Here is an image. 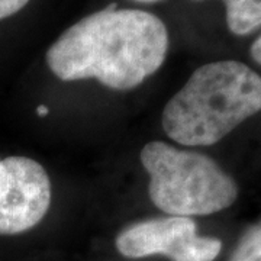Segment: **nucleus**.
Returning <instances> with one entry per match:
<instances>
[{
    "mask_svg": "<svg viewBox=\"0 0 261 261\" xmlns=\"http://www.w3.org/2000/svg\"><path fill=\"white\" fill-rule=\"evenodd\" d=\"M167 51L168 31L161 19L111 6L65 29L45 60L63 82L96 79L113 90H130L159 70Z\"/></svg>",
    "mask_w": 261,
    "mask_h": 261,
    "instance_id": "obj_1",
    "label": "nucleus"
},
{
    "mask_svg": "<svg viewBox=\"0 0 261 261\" xmlns=\"http://www.w3.org/2000/svg\"><path fill=\"white\" fill-rule=\"evenodd\" d=\"M261 111V75L244 63L202 65L163 111L168 138L186 147H207Z\"/></svg>",
    "mask_w": 261,
    "mask_h": 261,
    "instance_id": "obj_2",
    "label": "nucleus"
},
{
    "mask_svg": "<svg viewBox=\"0 0 261 261\" xmlns=\"http://www.w3.org/2000/svg\"><path fill=\"white\" fill-rule=\"evenodd\" d=\"M141 163L149 174L151 202L170 216L216 214L238 197L237 181L202 152L151 141Z\"/></svg>",
    "mask_w": 261,
    "mask_h": 261,
    "instance_id": "obj_3",
    "label": "nucleus"
},
{
    "mask_svg": "<svg viewBox=\"0 0 261 261\" xmlns=\"http://www.w3.org/2000/svg\"><path fill=\"white\" fill-rule=\"evenodd\" d=\"M116 250L126 258L163 254L171 261H214L222 250L218 238L199 237L187 216H163L142 221L116 237Z\"/></svg>",
    "mask_w": 261,
    "mask_h": 261,
    "instance_id": "obj_4",
    "label": "nucleus"
},
{
    "mask_svg": "<svg viewBox=\"0 0 261 261\" xmlns=\"http://www.w3.org/2000/svg\"><path fill=\"white\" fill-rule=\"evenodd\" d=\"M51 180L38 161L12 155L0 160V235L29 231L47 215Z\"/></svg>",
    "mask_w": 261,
    "mask_h": 261,
    "instance_id": "obj_5",
    "label": "nucleus"
},
{
    "mask_svg": "<svg viewBox=\"0 0 261 261\" xmlns=\"http://www.w3.org/2000/svg\"><path fill=\"white\" fill-rule=\"evenodd\" d=\"M226 23L235 35H248L261 28V0H222Z\"/></svg>",
    "mask_w": 261,
    "mask_h": 261,
    "instance_id": "obj_6",
    "label": "nucleus"
},
{
    "mask_svg": "<svg viewBox=\"0 0 261 261\" xmlns=\"http://www.w3.org/2000/svg\"><path fill=\"white\" fill-rule=\"evenodd\" d=\"M228 261H261V222L244 233Z\"/></svg>",
    "mask_w": 261,
    "mask_h": 261,
    "instance_id": "obj_7",
    "label": "nucleus"
},
{
    "mask_svg": "<svg viewBox=\"0 0 261 261\" xmlns=\"http://www.w3.org/2000/svg\"><path fill=\"white\" fill-rule=\"evenodd\" d=\"M29 3V0H0V20L18 13Z\"/></svg>",
    "mask_w": 261,
    "mask_h": 261,
    "instance_id": "obj_8",
    "label": "nucleus"
},
{
    "mask_svg": "<svg viewBox=\"0 0 261 261\" xmlns=\"http://www.w3.org/2000/svg\"><path fill=\"white\" fill-rule=\"evenodd\" d=\"M250 53H251L252 60H254L255 63L261 64V37H258L255 41H254V44L251 45Z\"/></svg>",
    "mask_w": 261,
    "mask_h": 261,
    "instance_id": "obj_9",
    "label": "nucleus"
},
{
    "mask_svg": "<svg viewBox=\"0 0 261 261\" xmlns=\"http://www.w3.org/2000/svg\"><path fill=\"white\" fill-rule=\"evenodd\" d=\"M48 108L45 106V105H41V106H38L37 108V113L38 115H41V116H45V115H48Z\"/></svg>",
    "mask_w": 261,
    "mask_h": 261,
    "instance_id": "obj_10",
    "label": "nucleus"
},
{
    "mask_svg": "<svg viewBox=\"0 0 261 261\" xmlns=\"http://www.w3.org/2000/svg\"><path fill=\"white\" fill-rule=\"evenodd\" d=\"M134 2H138V3H155L160 0H134Z\"/></svg>",
    "mask_w": 261,
    "mask_h": 261,
    "instance_id": "obj_11",
    "label": "nucleus"
}]
</instances>
